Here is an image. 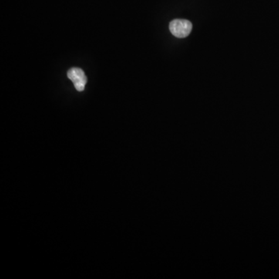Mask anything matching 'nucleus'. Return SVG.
Here are the masks:
<instances>
[{
	"label": "nucleus",
	"instance_id": "f257e3e1",
	"mask_svg": "<svg viewBox=\"0 0 279 279\" xmlns=\"http://www.w3.org/2000/svg\"><path fill=\"white\" fill-rule=\"evenodd\" d=\"M169 30L172 35L176 38H185L190 34L193 30V24L187 20H173L169 24Z\"/></svg>",
	"mask_w": 279,
	"mask_h": 279
},
{
	"label": "nucleus",
	"instance_id": "f03ea898",
	"mask_svg": "<svg viewBox=\"0 0 279 279\" xmlns=\"http://www.w3.org/2000/svg\"><path fill=\"white\" fill-rule=\"evenodd\" d=\"M68 78L73 82L74 86L78 92H82L86 85L87 78L83 70L79 68H72L68 70Z\"/></svg>",
	"mask_w": 279,
	"mask_h": 279
}]
</instances>
